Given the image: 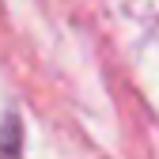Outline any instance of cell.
<instances>
[{"label": "cell", "mask_w": 159, "mask_h": 159, "mask_svg": "<svg viewBox=\"0 0 159 159\" xmlns=\"http://www.w3.org/2000/svg\"><path fill=\"white\" fill-rule=\"evenodd\" d=\"M0 159H23V129L15 117H8L0 129Z\"/></svg>", "instance_id": "cell-1"}]
</instances>
